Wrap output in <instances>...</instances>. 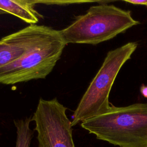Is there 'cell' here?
<instances>
[{
    "instance_id": "cell-2",
    "label": "cell",
    "mask_w": 147,
    "mask_h": 147,
    "mask_svg": "<svg viewBox=\"0 0 147 147\" xmlns=\"http://www.w3.org/2000/svg\"><path fill=\"white\" fill-rule=\"evenodd\" d=\"M138 24L130 11L101 3L91 6L85 14L76 17L60 32L67 44L96 45L112 39Z\"/></svg>"
},
{
    "instance_id": "cell-4",
    "label": "cell",
    "mask_w": 147,
    "mask_h": 147,
    "mask_svg": "<svg viewBox=\"0 0 147 147\" xmlns=\"http://www.w3.org/2000/svg\"><path fill=\"white\" fill-rule=\"evenodd\" d=\"M66 45L60 30L52 28L22 56L0 68V84L45 79L54 68Z\"/></svg>"
},
{
    "instance_id": "cell-11",
    "label": "cell",
    "mask_w": 147,
    "mask_h": 147,
    "mask_svg": "<svg viewBox=\"0 0 147 147\" xmlns=\"http://www.w3.org/2000/svg\"><path fill=\"white\" fill-rule=\"evenodd\" d=\"M7 14V13L5 11H4L3 10L0 9V15L1 14Z\"/></svg>"
},
{
    "instance_id": "cell-5",
    "label": "cell",
    "mask_w": 147,
    "mask_h": 147,
    "mask_svg": "<svg viewBox=\"0 0 147 147\" xmlns=\"http://www.w3.org/2000/svg\"><path fill=\"white\" fill-rule=\"evenodd\" d=\"M67 109L56 98L39 99L32 117V121L36 124L38 147H75Z\"/></svg>"
},
{
    "instance_id": "cell-1",
    "label": "cell",
    "mask_w": 147,
    "mask_h": 147,
    "mask_svg": "<svg viewBox=\"0 0 147 147\" xmlns=\"http://www.w3.org/2000/svg\"><path fill=\"white\" fill-rule=\"evenodd\" d=\"M81 126L97 139L119 147H147V103L111 106Z\"/></svg>"
},
{
    "instance_id": "cell-9",
    "label": "cell",
    "mask_w": 147,
    "mask_h": 147,
    "mask_svg": "<svg viewBox=\"0 0 147 147\" xmlns=\"http://www.w3.org/2000/svg\"><path fill=\"white\" fill-rule=\"evenodd\" d=\"M125 2L135 5H143L147 6V0H125Z\"/></svg>"
},
{
    "instance_id": "cell-3",
    "label": "cell",
    "mask_w": 147,
    "mask_h": 147,
    "mask_svg": "<svg viewBox=\"0 0 147 147\" xmlns=\"http://www.w3.org/2000/svg\"><path fill=\"white\" fill-rule=\"evenodd\" d=\"M137 47V42H129L108 52L74 111L72 126L103 114L110 108L109 97L112 86L121 68Z\"/></svg>"
},
{
    "instance_id": "cell-8",
    "label": "cell",
    "mask_w": 147,
    "mask_h": 147,
    "mask_svg": "<svg viewBox=\"0 0 147 147\" xmlns=\"http://www.w3.org/2000/svg\"><path fill=\"white\" fill-rule=\"evenodd\" d=\"M31 121L30 117L14 121L17 133L16 147H30L33 136V131L30 128Z\"/></svg>"
},
{
    "instance_id": "cell-6",
    "label": "cell",
    "mask_w": 147,
    "mask_h": 147,
    "mask_svg": "<svg viewBox=\"0 0 147 147\" xmlns=\"http://www.w3.org/2000/svg\"><path fill=\"white\" fill-rule=\"evenodd\" d=\"M52 28L33 25L0 40V68L17 60L32 48Z\"/></svg>"
},
{
    "instance_id": "cell-7",
    "label": "cell",
    "mask_w": 147,
    "mask_h": 147,
    "mask_svg": "<svg viewBox=\"0 0 147 147\" xmlns=\"http://www.w3.org/2000/svg\"><path fill=\"white\" fill-rule=\"evenodd\" d=\"M36 4L34 0H0V9L33 25L43 17L35 9Z\"/></svg>"
},
{
    "instance_id": "cell-10",
    "label": "cell",
    "mask_w": 147,
    "mask_h": 147,
    "mask_svg": "<svg viewBox=\"0 0 147 147\" xmlns=\"http://www.w3.org/2000/svg\"><path fill=\"white\" fill-rule=\"evenodd\" d=\"M140 91L141 94L147 98V86L142 85L140 88Z\"/></svg>"
}]
</instances>
